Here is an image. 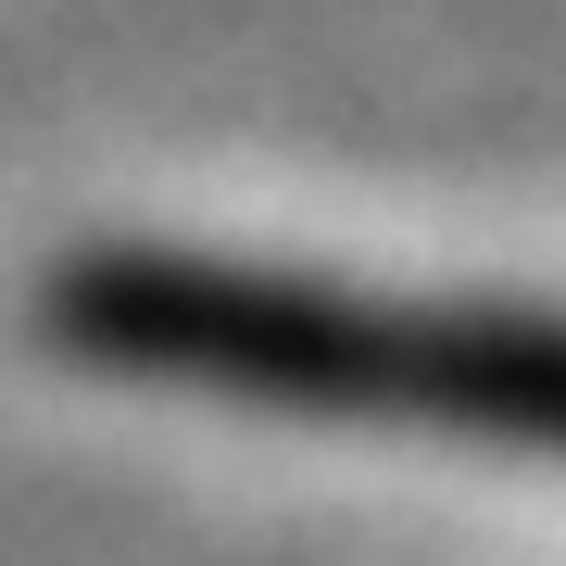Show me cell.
<instances>
[{
    "label": "cell",
    "mask_w": 566,
    "mask_h": 566,
    "mask_svg": "<svg viewBox=\"0 0 566 566\" xmlns=\"http://www.w3.org/2000/svg\"><path fill=\"white\" fill-rule=\"evenodd\" d=\"M51 340L114 378L227 390L264 416H365V428L566 453V315H491V303L416 315L227 252H76L51 277Z\"/></svg>",
    "instance_id": "obj_1"
}]
</instances>
